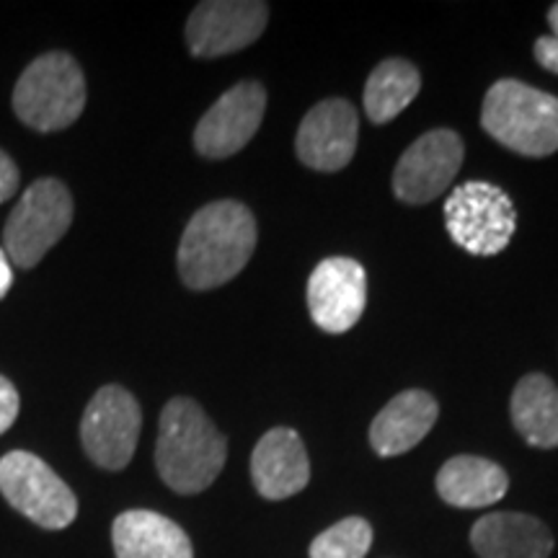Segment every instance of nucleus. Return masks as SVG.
Masks as SVG:
<instances>
[{"label": "nucleus", "mask_w": 558, "mask_h": 558, "mask_svg": "<svg viewBox=\"0 0 558 558\" xmlns=\"http://www.w3.org/2000/svg\"><path fill=\"white\" fill-rule=\"evenodd\" d=\"M256 248V220L241 202L202 207L179 243V275L186 288L215 290L239 277Z\"/></svg>", "instance_id": "nucleus-1"}, {"label": "nucleus", "mask_w": 558, "mask_h": 558, "mask_svg": "<svg viewBox=\"0 0 558 558\" xmlns=\"http://www.w3.org/2000/svg\"><path fill=\"white\" fill-rule=\"evenodd\" d=\"M228 460V439L209 422L197 401L171 399L158 424L156 469L171 492H205Z\"/></svg>", "instance_id": "nucleus-2"}, {"label": "nucleus", "mask_w": 558, "mask_h": 558, "mask_svg": "<svg viewBox=\"0 0 558 558\" xmlns=\"http://www.w3.org/2000/svg\"><path fill=\"white\" fill-rule=\"evenodd\" d=\"M481 128L507 150L546 158L558 150V99L514 78L488 88L481 107Z\"/></svg>", "instance_id": "nucleus-3"}, {"label": "nucleus", "mask_w": 558, "mask_h": 558, "mask_svg": "<svg viewBox=\"0 0 558 558\" xmlns=\"http://www.w3.org/2000/svg\"><path fill=\"white\" fill-rule=\"evenodd\" d=\"M86 107V78L68 52H47L21 73L13 88V111L37 132L65 130Z\"/></svg>", "instance_id": "nucleus-4"}, {"label": "nucleus", "mask_w": 558, "mask_h": 558, "mask_svg": "<svg viewBox=\"0 0 558 558\" xmlns=\"http://www.w3.org/2000/svg\"><path fill=\"white\" fill-rule=\"evenodd\" d=\"M445 228L473 256H497L509 246L518 213L509 194L488 181H465L445 199Z\"/></svg>", "instance_id": "nucleus-5"}, {"label": "nucleus", "mask_w": 558, "mask_h": 558, "mask_svg": "<svg viewBox=\"0 0 558 558\" xmlns=\"http://www.w3.org/2000/svg\"><path fill=\"white\" fill-rule=\"evenodd\" d=\"M73 222V197L58 179H39L21 194L5 222V251L21 269H32L68 233Z\"/></svg>", "instance_id": "nucleus-6"}, {"label": "nucleus", "mask_w": 558, "mask_h": 558, "mask_svg": "<svg viewBox=\"0 0 558 558\" xmlns=\"http://www.w3.org/2000/svg\"><path fill=\"white\" fill-rule=\"evenodd\" d=\"M0 494L16 512L45 530H65L78 518L73 488L34 452L11 450L0 458Z\"/></svg>", "instance_id": "nucleus-7"}, {"label": "nucleus", "mask_w": 558, "mask_h": 558, "mask_svg": "<svg viewBox=\"0 0 558 558\" xmlns=\"http://www.w3.org/2000/svg\"><path fill=\"white\" fill-rule=\"evenodd\" d=\"M143 411L122 386H104L81 418V442L88 460L104 471L128 469L135 456Z\"/></svg>", "instance_id": "nucleus-8"}, {"label": "nucleus", "mask_w": 558, "mask_h": 558, "mask_svg": "<svg viewBox=\"0 0 558 558\" xmlns=\"http://www.w3.org/2000/svg\"><path fill=\"white\" fill-rule=\"evenodd\" d=\"M267 21L269 5L262 0H207L186 21V45L202 60L241 52L262 37Z\"/></svg>", "instance_id": "nucleus-9"}, {"label": "nucleus", "mask_w": 558, "mask_h": 558, "mask_svg": "<svg viewBox=\"0 0 558 558\" xmlns=\"http://www.w3.org/2000/svg\"><path fill=\"white\" fill-rule=\"evenodd\" d=\"M463 166V140L452 130H429L409 145L393 171V192L407 205H427L448 192Z\"/></svg>", "instance_id": "nucleus-10"}, {"label": "nucleus", "mask_w": 558, "mask_h": 558, "mask_svg": "<svg viewBox=\"0 0 558 558\" xmlns=\"http://www.w3.org/2000/svg\"><path fill=\"white\" fill-rule=\"evenodd\" d=\"M267 90L262 83L243 81L220 96L194 130V148L205 158H230L246 148L262 128Z\"/></svg>", "instance_id": "nucleus-11"}, {"label": "nucleus", "mask_w": 558, "mask_h": 558, "mask_svg": "<svg viewBox=\"0 0 558 558\" xmlns=\"http://www.w3.org/2000/svg\"><path fill=\"white\" fill-rule=\"evenodd\" d=\"M365 267L347 256H331L313 269L308 279V311L318 329L344 333L365 313Z\"/></svg>", "instance_id": "nucleus-12"}, {"label": "nucleus", "mask_w": 558, "mask_h": 558, "mask_svg": "<svg viewBox=\"0 0 558 558\" xmlns=\"http://www.w3.org/2000/svg\"><path fill=\"white\" fill-rule=\"evenodd\" d=\"M357 109L347 99H326L313 107L300 122L295 150L313 171H341L357 150Z\"/></svg>", "instance_id": "nucleus-13"}, {"label": "nucleus", "mask_w": 558, "mask_h": 558, "mask_svg": "<svg viewBox=\"0 0 558 558\" xmlns=\"http://www.w3.org/2000/svg\"><path fill=\"white\" fill-rule=\"evenodd\" d=\"M251 478L264 499L295 497L311 481V460L295 429L275 427L251 456Z\"/></svg>", "instance_id": "nucleus-14"}, {"label": "nucleus", "mask_w": 558, "mask_h": 558, "mask_svg": "<svg viewBox=\"0 0 558 558\" xmlns=\"http://www.w3.org/2000/svg\"><path fill=\"white\" fill-rule=\"evenodd\" d=\"M437 414V401L427 390H403L375 416L373 427H369V445L380 458L403 456L429 435Z\"/></svg>", "instance_id": "nucleus-15"}, {"label": "nucleus", "mask_w": 558, "mask_h": 558, "mask_svg": "<svg viewBox=\"0 0 558 558\" xmlns=\"http://www.w3.org/2000/svg\"><path fill=\"white\" fill-rule=\"evenodd\" d=\"M471 546L481 558H548L554 535L533 514L492 512L473 525Z\"/></svg>", "instance_id": "nucleus-16"}, {"label": "nucleus", "mask_w": 558, "mask_h": 558, "mask_svg": "<svg viewBox=\"0 0 558 558\" xmlns=\"http://www.w3.org/2000/svg\"><path fill=\"white\" fill-rule=\"evenodd\" d=\"M117 558H194L190 535L166 514L130 509L111 525Z\"/></svg>", "instance_id": "nucleus-17"}, {"label": "nucleus", "mask_w": 558, "mask_h": 558, "mask_svg": "<svg viewBox=\"0 0 558 558\" xmlns=\"http://www.w3.org/2000/svg\"><path fill=\"white\" fill-rule=\"evenodd\" d=\"M509 478L494 460L476 456L450 458L437 473V494L458 509L492 507L505 499Z\"/></svg>", "instance_id": "nucleus-18"}, {"label": "nucleus", "mask_w": 558, "mask_h": 558, "mask_svg": "<svg viewBox=\"0 0 558 558\" xmlns=\"http://www.w3.org/2000/svg\"><path fill=\"white\" fill-rule=\"evenodd\" d=\"M509 414L530 448H558V386L546 375L530 373L514 386Z\"/></svg>", "instance_id": "nucleus-19"}, {"label": "nucleus", "mask_w": 558, "mask_h": 558, "mask_svg": "<svg viewBox=\"0 0 558 558\" xmlns=\"http://www.w3.org/2000/svg\"><path fill=\"white\" fill-rule=\"evenodd\" d=\"M422 90V75L409 60H383L365 83V114L369 122L386 124L401 114Z\"/></svg>", "instance_id": "nucleus-20"}, {"label": "nucleus", "mask_w": 558, "mask_h": 558, "mask_svg": "<svg viewBox=\"0 0 558 558\" xmlns=\"http://www.w3.org/2000/svg\"><path fill=\"white\" fill-rule=\"evenodd\" d=\"M373 546V527L362 518H347L311 543V558H365Z\"/></svg>", "instance_id": "nucleus-21"}, {"label": "nucleus", "mask_w": 558, "mask_h": 558, "mask_svg": "<svg viewBox=\"0 0 558 558\" xmlns=\"http://www.w3.org/2000/svg\"><path fill=\"white\" fill-rule=\"evenodd\" d=\"M21 409L19 401V390L13 388V383L9 378L0 375V435L11 429V424L16 422Z\"/></svg>", "instance_id": "nucleus-22"}, {"label": "nucleus", "mask_w": 558, "mask_h": 558, "mask_svg": "<svg viewBox=\"0 0 558 558\" xmlns=\"http://www.w3.org/2000/svg\"><path fill=\"white\" fill-rule=\"evenodd\" d=\"M19 169L16 163H13L11 156H5L3 150H0V205H3L5 199H11L13 194L19 190Z\"/></svg>", "instance_id": "nucleus-23"}, {"label": "nucleus", "mask_w": 558, "mask_h": 558, "mask_svg": "<svg viewBox=\"0 0 558 558\" xmlns=\"http://www.w3.org/2000/svg\"><path fill=\"white\" fill-rule=\"evenodd\" d=\"M535 60L548 73L558 75V39L556 37H541L535 41Z\"/></svg>", "instance_id": "nucleus-24"}, {"label": "nucleus", "mask_w": 558, "mask_h": 558, "mask_svg": "<svg viewBox=\"0 0 558 558\" xmlns=\"http://www.w3.org/2000/svg\"><path fill=\"white\" fill-rule=\"evenodd\" d=\"M11 282H13V275H11L9 259H5V254L0 251V300H3L5 292L11 290Z\"/></svg>", "instance_id": "nucleus-25"}, {"label": "nucleus", "mask_w": 558, "mask_h": 558, "mask_svg": "<svg viewBox=\"0 0 558 558\" xmlns=\"http://www.w3.org/2000/svg\"><path fill=\"white\" fill-rule=\"evenodd\" d=\"M548 26H550V32H554L550 37L558 39V3H554L548 9Z\"/></svg>", "instance_id": "nucleus-26"}]
</instances>
